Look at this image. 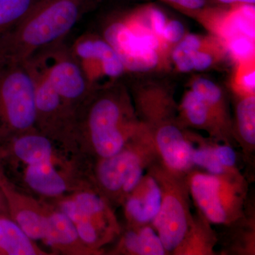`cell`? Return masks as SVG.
Wrapping results in <instances>:
<instances>
[{
	"label": "cell",
	"mask_w": 255,
	"mask_h": 255,
	"mask_svg": "<svg viewBox=\"0 0 255 255\" xmlns=\"http://www.w3.org/2000/svg\"><path fill=\"white\" fill-rule=\"evenodd\" d=\"M141 125L134 118L130 101L122 89L110 85L96 90L77 116L76 150L92 164L119 152Z\"/></svg>",
	"instance_id": "obj_1"
},
{
	"label": "cell",
	"mask_w": 255,
	"mask_h": 255,
	"mask_svg": "<svg viewBox=\"0 0 255 255\" xmlns=\"http://www.w3.org/2000/svg\"><path fill=\"white\" fill-rule=\"evenodd\" d=\"M92 0H39L0 40V66L23 64L63 41L91 6Z\"/></svg>",
	"instance_id": "obj_2"
},
{
	"label": "cell",
	"mask_w": 255,
	"mask_h": 255,
	"mask_svg": "<svg viewBox=\"0 0 255 255\" xmlns=\"http://www.w3.org/2000/svg\"><path fill=\"white\" fill-rule=\"evenodd\" d=\"M157 157L152 134L141 125L119 152L91 164L90 179L112 205L122 204Z\"/></svg>",
	"instance_id": "obj_3"
},
{
	"label": "cell",
	"mask_w": 255,
	"mask_h": 255,
	"mask_svg": "<svg viewBox=\"0 0 255 255\" xmlns=\"http://www.w3.org/2000/svg\"><path fill=\"white\" fill-rule=\"evenodd\" d=\"M47 201L68 216L83 244L95 255L102 254L104 246L121 236L112 204L93 184Z\"/></svg>",
	"instance_id": "obj_4"
},
{
	"label": "cell",
	"mask_w": 255,
	"mask_h": 255,
	"mask_svg": "<svg viewBox=\"0 0 255 255\" xmlns=\"http://www.w3.org/2000/svg\"><path fill=\"white\" fill-rule=\"evenodd\" d=\"M148 168L162 192L160 209L151 225L167 254L178 255L195 221L191 214L187 177L167 169L157 160Z\"/></svg>",
	"instance_id": "obj_5"
},
{
	"label": "cell",
	"mask_w": 255,
	"mask_h": 255,
	"mask_svg": "<svg viewBox=\"0 0 255 255\" xmlns=\"http://www.w3.org/2000/svg\"><path fill=\"white\" fill-rule=\"evenodd\" d=\"M36 128V93L26 63L0 66V142Z\"/></svg>",
	"instance_id": "obj_6"
},
{
	"label": "cell",
	"mask_w": 255,
	"mask_h": 255,
	"mask_svg": "<svg viewBox=\"0 0 255 255\" xmlns=\"http://www.w3.org/2000/svg\"><path fill=\"white\" fill-rule=\"evenodd\" d=\"M31 58L41 65L52 87L76 119L95 90L72 54L68 43L65 40L59 42Z\"/></svg>",
	"instance_id": "obj_7"
},
{
	"label": "cell",
	"mask_w": 255,
	"mask_h": 255,
	"mask_svg": "<svg viewBox=\"0 0 255 255\" xmlns=\"http://www.w3.org/2000/svg\"><path fill=\"white\" fill-rule=\"evenodd\" d=\"M25 63L34 81L37 130L70 153L78 155L75 142V117L52 87L41 65L33 58Z\"/></svg>",
	"instance_id": "obj_8"
},
{
	"label": "cell",
	"mask_w": 255,
	"mask_h": 255,
	"mask_svg": "<svg viewBox=\"0 0 255 255\" xmlns=\"http://www.w3.org/2000/svg\"><path fill=\"white\" fill-rule=\"evenodd\" d=\"M232 176L193 172L187 177L189 193L203 216L214 224H230L240 216L241 190Z\"/></svg>",
	"instance_id": "obj_9"
},
{
	"label": "cell",
	"mask_w": 255,
	"mask_h": 255,
	"mask_svg": "<svg viewBox=\"0 0 255 255\" xmlns=\"http://www.w3.org/2000/svg\"><path fill=\"white\" fill-rule=\"evenodd\" d=\"M104 38L118 53L127 70L147 71L158 62V37L133 16L110 24Z\"/></svg>",
	"instance_id": "obj_10"
},
{
	"label": "cell",
	"mask_w": 255,
	"mask_h": 255,
	"mask_svg": "<svg viewBox=\"0 0 255 255\" xmlns=\"http://www.w3.org/2000/svg\"><path fill=\"white\" fill-rule=\"evenodd\" d=\"M74 58L95 91L112 85V80L121 78L126 68L118 53L105 38L84 33L68 43Z\"/></svg>",
	"instance_id": "obj_11"
},
{
	"label": "cell",
	"mask_w": 255,
	"mask_h": 255,
	"mask_svg": "<svg viewBox=\"0 0 255 255\" xmlns=\"http://www.w3.org/2000/svg\"><path fill=\"white\" fill-rule=\"evenodd\" d=\"M0 192L6 211L16 224L34 241L46 236L48 203L21 190L10 182L0 168Z\"/></svg>",
	"instance_id": "obj_12"
},
{
	"label": "cell",
	"mask_w": 255,
	"mask_h": 255,
	"mask_svg": "<svg viewBox=\"0 0 255 255\" xmlns=\"http://www.w3.org/2000/svg\"><path fill=\"white\" fill-rule=\"evenodd\" d=\"M150 130L157 155L167 169L181 174L190 170L194 147L179 127L163 124Z\"/></svg>",
	"instance_id": "obj_13"
},
{
	"label": "cell",
	"mask_w": 255,
	"mask_h": 255,
	"mask_svg": "<svg viewBox=\"0 0 255 255\" xmlns=\"http://www.w3.org/2000/svg\"><path fill=\"white\" fill-rule=\"evenodd\" d=\"M161 201L162 192L158 182L148 172L122 204L128 226L152 223L158 214Z\"/></svg>",
	"instance_id": "obj_14"
},
{
	"label": "cell",
	"mask_w": 255,
	"mask_h": 255,
	"mask_svg": "<svg viewBox=\"0 0 255 255\" xmlns=\"http://www.w3.org/2000/svg\"><path fill=\"white\" fill-rule=\"evenodd\" d=\"M48 203L46 236L43 243L51 249L52 254L95 255L83 244L68 216L49 201Z\"/></svg>",
	"instance_id": "obj_15"
},
{
	"label": "cell",
	"mask_w": 255,
	"mask_h": 255,
	"mask_svg": "<svg viewBox=\"0 0 255 255\" xmlns=\"http://www.w3.org/2000/svg\"><path fill=\"white\" fill-rule=\"evenodd\" d=\"M114 253L132 255H167L160 238L150 224L128 226Z\"/></svg>",
	"instance_id": "obj_16"
},
{
	"label": "cell",
	"mask_w": 255,
	"mask_h": 255,
	"mask_svg": "<svg viewBox=\"0 0 255 255\" xmlns=\"http://www.w3.org/2000/svg\"><path fill=\"white\" fill-rule=\"evenodd\" d=\"M16 224L7 213H0V255H49Z\"/></svg>",
	"instance_id": "obj_17"
},
{
	"label": "cell",
	"mask_w": 255,
	"mask_h": 255,
	"mask_svg": "<svg viewBox=\"0 0 255 255\" xmlns=\"http://www.w3.org/2000/svg\"><path fill=\"white\" fill-rule=\"evenodd\" d=\"M191 90L196 92L205 102L215 123L222 134L221 128H226L227 115L222 92L219 86L208 79L200 78L193 82Z\"/></svg>",
	"instance_id": "obj_18"
},
{
	"label": "cell",
	"mask_w": 255,
	"mask_h": 255,
	"mask_svg": "<svg viewBox=\"0 0 255 255\" xmlns=\"http://www.w3.org/2000/svg\"><path fill=\"white\" fill-rule=\"evenodd\" d=\"M182 107L184 116L191 125L205 128L213 133L221 135L207 105L196 92L191 90L185 94Z\"/></svg>",
	"instance_id": "obj_19"
},
{
	"label": "cell",
	"mask_w": 255,
	"mask_h": 255,
	"mask_svg": "<svg viewBox=\"0 0 255 255\" xmlns=\"http://www.w3.org/2000/svg\"><path fill=\"white\" fill-rule=\"evenodd\" d=\"M39 0H0V40L21 22Z\"/></svg>",
	"instance_id": "obj_20"
},
{
	"label": "cell",
	"mask_w": 255,
	"mask_h": 255,
	"mask_svg": "<svg viewBox=\"0 0 255 255\" xmlns=\"http://www.w3.org/2000/svg\"><path fill=\"white\" fill-rule=\"evenodd\" d=\"M238 132L247 149H254L255 145V95L246 96L240 101L236 110Z\"/></svg>",
	"instance_id": "obj_21"
},
{
	"label": "cell",
	"mask_w": 255,
	"mask_h": 255,
	"mask_svg": "<svg viewBox=\"0 0 255 255\" xmlns=\"http://www.w3.org/2000/svg\"><path fill=\"white\" fill-rule=\"evenodd\" d=\"M214 236L207 226L194 221V227L188 235L178 255L212 254Z\"/></svg>",
	"instance_id": "obj_22"
},
{
	"label": "cell",
	"mask_w": 255,
	"mask_h": 255,
	"mask_svg": "<svg viewBox=\"0 0 255 255\" xmlns=\"http://www.w3.org/2000/svg\"><path fill=\"white\" fill-rule=\"evenodd\" d=\"M192 161L194 165L205 168L209 174L214 175H236V173L229 172L218 162L214 153V146L202 145L194 147Z\"/></svg>",
	"instance_id": "obj_23"
},
{
	"label": "cell",
	"mask_w": 255,
	"mask_h": 255,
	"mask_svg": "<svg viewBox=\"0 0 255 255\" xmlns=\"http://www.w3.org/2000/svg\"><path fill=\"white\" fill-rule=\"evenodd\" d=\"M229 47L232 54L239 60L248 59L254 53L253 41L251 38L246 36H233Z\"/></svg>",
	"instance_id": "obj_24"
},
{
	"label": "cell",
	"mask_w": 255,
	"mask_h": 255,
	"mask_svg": "<svg viewBox=\"0 0 255 255\" xmlns=\"http://www.w3.org/2000/svg\"><path fill=\"white\" fill-rule=\"evenodd\" d=\"M201 48V41L199 37L194 34L187 35L174 48L172 59L175 62L180 58L191 56L192 53L200 50Z\"/></svg>",
	"instance_id": "obj_25"
},
{
	"label": "cell",
	"mask_w": 255,
	"mask_h": 255,
	"mask_svg": "<svg viewBox=\"0 0 255 255\" xmlns=\"http://www.w3.org/2000/svg\"><path fill=\"white\" fill-rule=\"evenodd\" d=\"M214 153L218 162L229 172L236 173V165L237 155L231 146L221 145L214 146Z\"/></svg>",
	"instance_id": "obj_26"
},
{
	"label": "cell",
	"mask_w": 255,
	"mask_h": 255,
	"mask_svg": "<svg viewBox=\"0 0 255 255\" xmlns=\"http://www.w3.org/2000/svg\"><path fill=\"white\" fill-rule=\"evenodd\" d=\"M184 25L180 21L172 20L166 24L162 38L169 43H177L184 38Z\"/></svg>",
	"instance_id": "obj_27"
},
{
	"label": "cell",
	"mask_w": 255,
	"mask_h": 255,
	"mask_svg": "<svg viewBox=\"0 0 255 255\" xmlns=\"http://www.w3.org/2000/svg\"><path fill=\"white\" fill-rule=\"evenodd\" d=\"M147 16L150 19V27L157 37L162 38V33L167 24V18L161 10L151 7L147 10Z\"/></svg>",
	"instance_id": "obj_28"
},
{
	"label": "cell",
	"mask_w": 255,
	"mask_h": 255,
	"mask_svg": "<svg viewBox=\"0 0 255 255\" xmlns=\"http://www.w3.org/2000/svg\"><path fill=\"white\" fill-rule=\"evenodd\" d=\"M194 70L203 71L209 68L212 65L214 58L212 55L207 52L200 51V50L194 52L191 55Z\"/></svg>",
	"instance_id": "obj_29"
},
{
	"label": "cell",
	"mask_w": 255,
	"mask_h": 255,
	"mask_svg": "<svg viewBox=\"0 0 255 255\" xmlns=\"http://www.w3.org/2000/svg\"><path fill=\"white\" fill-rule=\"evenodd\" d=\"M255 72L254 68L252 69L251 71L243 73L241 75V82L243 91L248 93V95H253L254 93L255 87Z\"/></svg>",
	"instance_id": "obj_30"
},
{
	"label": "cell",
	"mask_w": 255,
	"mask_h": 255,
	"mask_svg": "<svg viewBox=\"0 0 255 255\" xmlns=\"http://www.w3.org/2000/svg\"><path fill=\"white\" fill-rule=\"evenodd\" d=\"M164 1L189 10L201 9L206 4V0H164Z\"/></svg>",
	"instance_id": "obj_31"
},
{
	"label": "cell",
	"mask_w": 255,
	"mask_h": 255,
	"mask_svg": "<svg viewBox=\"0 0 255 255\" xmlns=\"http://www.w3.org/2000/svg\"><path fill=\"white\" fill-rule=\"evenodd\" d=\"M217 1L226 4H236L238 3L254 4L255 2V0H217Z\"/></svg>",
	"instance_id": "obj_32"
},
{
	"label": "cell",
	"mask_w": 255,
	"mask_h": 255,
	"mask_svg": "<svg viewBox=\"0 0 255 255\" xmlns=\"http://www.w3.org/2000/svg\"><path fill=\"white\" fill-rule=\"evenodd\" d=\"M0 213H7L6 205H5L4 198H3L2 195H1V192H0Z\"/></svg>",
	"instance_id": "obj_33"
}]
</instances>
